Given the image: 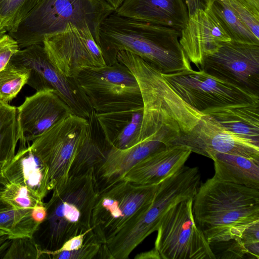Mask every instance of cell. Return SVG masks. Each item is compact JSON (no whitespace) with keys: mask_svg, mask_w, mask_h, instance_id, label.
Here are the masks:
<instances>
[{"mask_svg":"<svg viewBox=\"0 0 259 259\" xmlns=\"http://www.w3.org/2000/svg\"><path fill=\"white\" fill-rule=\"evenodd\" d=\"M181 31L118 15L115 11L101 23L98 44L106 65L117 62L116 55L126 51L138 55L163 74L192 69L182 49Z\"/></svg>","mask_w":259,"mask_h":259,"instance_id":"obj_1","label":"cell"},{"mask_svg":"<svg viewBox=\"0 0 259 259\" xmlns=\"http://www.w3.org/2000/svg\"><path fill=\"white\" fill-rule=\"evenodd\" d=\"M117 61L133 73L139 84L143 112L138 143L160 137L173 140L190 133L204 114L187 103L157 69L126 51Z\"/></svg>","mask_w":259,"mask_h":259,"instance_id":"obj_2","label":"cell"},{"mask_svg":"<svg viewBox=\"0 0 259 259\" xmlns=\"http://www.w3.org/2000/svg\"><path fill=\"white\" fill-rule=\"evenodd\" d=\"M192 211L210 245L227 242L259 221V190L213 176L199 185Z\"/></svg>","mask_w":259,"mask_h":259,"instance_id":"obj_3","label":"cell"},{"mask_svg":"<svg viewBox=\"0 0 259 259\" xmlns=\"http://www.w3.org/2000/svg\"><path fill=\"white\" fill-rule=\"evenodd\" d=\"M115 11L105 0H39L16 30L8 34L22 49L42 44L45 38L64 31L71 24L89 29L98 44L101 23Z\"/></svg>","mask_w":259,"mask_h":259,"instance_id":"obj_4","label":"cell"},{"mask_svg":"<svg viewBox=\"0 0 259 259\" xmlns=\"http://www.w3.org/2000/svg\"><path fill=\"white\" fill-rule=\"evenodd\" d=\"M52 191L50 200L45 203L48 214L44 222V249L49 251L60 248L71 238L91 229L93 210L99 192L94 168L69 176L64 185Z\"/></svg>","mask_w":259,"mask_h":259,"instance_id":"obj_5","label":"cell"},{"mask_svg":"<svg viewBox=\"0 0 259 259\" xmlns=\"http://www.w3.org/2000/svg\"><path fill=\"white\" fill-rule=\"evenodd\" d=\"M200 182L198 167L185 165L161 181L147 209L104 244L110 258H128L144 240L156 231L161 219L169 208L185 199L194 198Z\"/></svg>","mask_w":259,"mask_h":259,"instance_id":"obj_6","label":"cell"},{"mask_svg":"<svg viewBox=\"0 0 259 259\" xmlns=\"http://www.w3.org/2000/svg\"><path fill=\"white\" fill-rule=\"evenodd\" d=\"M159 183L136 185L121 180L99 190L92 212L91 231L102 245L151 203Z\"/></svg>","mask_w":259,"mask_h":259,"instance_id":"obj_7","label":"cell"},{"mask_svg":"<svg viewBox=\"0 0 259 259\" xmlns=\"http://www.w3.org/2000/svg\"><path fill=\"white\" fill-rule=\"evenodd\" d=\"M97 113L143 107L138 82L131 70L117 62L83 70L75 78Z\"/></svg>","mask_w":259,"mask_h":259,"instance_id":"obj_8","label":"cell"},{"mask_svg":"<svg viewBox=\"0 0 259 259\" xmlns=\"http://www.w3.org/2000/svg\"><path fill=\"white\" fill-rule=\"evenodd\" d=\"M193 198L169 208L161 219L152 249L158 259H216L193 214Z\"/></svg>","mask_w":259,"mask_h":259,"instance_id":"obj_9","label":"cell"},{"mask_svg":"<svg viewBox=\"0 0 259 259\" xmlns=\"http://www.w3.org/2000/svg\"><path fill=\"white\" fill-rule=\"evenodd\" d=\"M88 119L71 114L28 144L46 165L52 191L67 181L73 163L86 140Z\"/></svg>","mask_w":259,"mask_h":259,"instance_id":"obj_10","label":"cell"},{"mask_svg":"<svg viewBox=\"0 0 259 259\" xmlns=\"http://www.w3.org/2000/svg\"><path fill=\"white\" fill-rule=\"evenodd\" d=\"M9 64L29 72L26 84L36 92L51 89L56 92L73 114L88 119L92 108L75 78L64 75L49 58L42 44L19 49Z\"/></svg>","mask_w":259,"mask_h":259,"instance_id":"obj_11","label":"cell"},{"mask_svg":"<svg viewBox=\"0 0 259 259\" xmlns=\"http://www.w3.org/2000/svg\"><path fill=\"white\" fill-rule=\"evenodd\" d=\"M162 74L184 100L203 114L213 108L259 103V95L202 70Z\"/></svg>","mask_w":259,"mask_h":259,"instance_id":"obj_12","label":"cell"},{"mask_svg":"<svg viewBox=\"0 0 259 259\" xmlns=\"http://www.w3.org/2000/svg\"><path fill=\"white\" fill-rule=\"evenodd\" d=\"M42 45L51 61L68 77L75 78L85 69L106 65L88 28L68 24L64 31L45 38Z\"/></svg>","mask_w":259,"mask_h":259,"instance_id":"obj_13","label":"cell"},{"mask_svg":"<svg viewBox=\"0 0 259 259\" xmlns=\"http://www.w3.org/2000/svg\"><path fill=\"white\" fill-rule=\"evenodd\" d=\"M202 70L259 95V45L224 42L204 57Z\"/></svg>","mask_w":259,"mask_h":259,"instance_id":"obj_14","label":"cell"},{"mask_svg":"<svg viewBox=\"0 0 259 259\" xmlns=\"http://www.w3.org/2000/svg\"><path fill=\"white\" fill-rule=\"evenodd\" d=\"M168 144L182 146L209 158L215 153H226L259 160V142L232 133L208 114L203 115L190 133Z\"/></svg>","mask_w":259,"mask_h":259,"instance_id":"obj_15","label":"cell"},{"mask_svg":"<svg viewBox=\"0 0 259 259\" xmlns=\"http://www.w3.org/2000/svg\"><path fill=\"white\" fill-rule=\"evenodd\" d=\"M17 111L20 148L26 146L56 123L73 114L58 93L51 89L26 97Z\"/></svg>","mask_w":259,"mask_h":259,"instance_id":"obj_16","label":"cell"},{"mask_svg":"<svg viewBox=\"0 0 259 259\" xmlns=\"http://www.w3.org/2000/svg\"><path fill=\"white\" fill-rule=\"evenodd\" d=\"M230 36L210 7L189 16L181 31L180 44L190 62L202 70L204 57L216 50Z\"/></svg>","mask_w":259,"mask_h":259,"instance_id":"obj_17","label":"cell"},{"mask_svg":"<svg viewBox=\"0 0 259 259\" xmlns=\"http://www.w3.org/2000/svg\"><path fill=\"white\" fill-rule=\"evenodd\" d=\"M191 151L180 145H164L138 162L120 180L136 185L160 183L183 167Z\"/></svg>","mask_w":259,"mask_h":259,"instance_id":"obj_18","label":"cell"},{"mask_svg":"<svg viewBox=\"0 0 259 259\" xmlns=\"http://www.w3.org/2000/svg\"><path fill=\"white\" fill-rule=\"evenodd\" d=\"M170 139L160 137L147 139L126 149L110 147L106 155L94 170L99 190L119 181L132 167L161 147Z\"/></svg>","mask_w":259,"mask_h":259,"instance_id":"obj_19","label":"cell"},{"mask_svg":"<svg viewBox=\"0 0 259 259\" xmlns=\"http://www.w3.org/2000/svg\"><path fill=\"white\" fill-rule=\"evenodd\" d=\"M121 16L172 28L180 31L189 18L184 0H125L115 10Z\"/></svg>","mask_w":259,"mask_h":259,"instance_id":"obj_20","label":"cell"},{"mask_svg":"<svg viewBox=\"0 0 259 259\" xmlns=\"http://www.w3.org/2000/svg\"><path fill=\"white\" fill-rule=\"evenodd\" d=\"M2 168L9 183L27 186L42 200L52 191L47 166L28 145L19 148L11 160L2 164Z\"/></svg>","mask_w":259,"mask_h":259,"instance_id":"obj_21","label":"cell"},{"mask_svg":"<svg viewBox=\"0 0 259 259\" xmlns=\"http://www.w3.org/2000/svg\"><path fill=\"white\" fill-rule=\"evenodd\" d=\"M143 107L108 113H96L105 140L111 147L123 149L137 143Z\"/></svg>","mask_w":259,"mask_h":259,"instance_id":"obj_22","label":"cell"},{"mask_svg":"<svg viewBox=\"0 0 259 259\" xmlns=\"http://www.w3.org/2000/svg\"><path fill=\"white\" fill-rule=\"evenodd\" d=\"M204 114L232 133L259 142V103L213 108Z\"/></svg>","mask_w":259,"mask_h":259,"instance_id":"obj_23","label":"cell"},{"mask_svg":"<svg viewBox=\"0 0 259 259\" xmlns=\"http://www.w3.org/2000/svg\"><path fill=\"white\" fill-rule=\"evenodd\" d=\"M210 159L218 180L259 190V160L226 153H215Z\"/></svg>","mask_w":259,"mask_h":259,"instance_id":"obj_24","label":"cell"},{"mask_svg":"<svg viewBox=\"0 0 259 259\" xmlns=\"http://www.w3.org/2000/svg\"><path fill=\"white\" fill-rule=\"evenodd\" d=\"M88 119V135L73 163L69 176L80 175L92 168L95 170L103 161L111 147L105 140L93 109Z\"/></svg>","mask_w":259,"mask_h":259,"instance_id":"obj_25","label":"cell"},{"mask_svg":"<svg viewBox=\"0 0 259 259\" xmlns=\"http://www.w3.org/2000/svg\"><path fill=\"white\" fill-rule=\"evenodd\" d=\"M18 141L17 108L0 100V162L3 164L14 157Z\"/></svg>","mask_w":259,"mask_h":259,"instance_id":"obj_26","label":"cell"},{"mask_svg":"<svg viewBox=\"0 0 259 259\" xmlns=\"http://www.w3.org/2000/svg\"><path fill=\"white\" fill-rule=\"evenodd\" d=\"M232 40L259 45L257 38L233 11L227 0H213L209 6Z\"/></svg>","mask_w":259,"mask_h":259,"instance_id":"obj_27","label":"cell"},{"mask_svg":"<svg viewBox=\"0 0 259 259\" xmlns=\"http://www.w3.org/2000/svg\"><path fill=\"white\" fill-rule=\"evenodd\" d=\"M32 209L11 208L0 212V229L9 234L11 239L32 237L40 224L32 218Z\"/></svg>","mask_w":259,"mask_h":259,"instance_id":"obj_28","label":"cell"},{"mask_svg":"<svg viewBox=\"0 0 259 259\" xmlns=\"http://www.w3.org/2000/svg\"><path fill=\"white\" fill-rule=\"evenodd\" d=\"M39 0H0V23L8 33L15 31L21 22Z\"/></svg>","mask_w":259,"mask_h":259,"instance_id":"obj_29","label":"cell"},{"mask_svg":"<svg viewBox=\"0 0 259 259\" xmlns=\"http://www.w3.org/2000/svg\"><path fill=\"white\" fill-rule=\"evenodd\" d=\"M28 71L9 63L0 71V100L8 103L15 98L26 84Z\"/></svg>","mask_w":259,"mask_h":259,"instance_id":"obj_30","label":"cell"},{"mask_svg":"<svg viewBox=\"0 0 259 259\" xmlns=\"http://www.w3.org/2000/svg\"><path fill=\"white\" fill-rule=\"evenodd\" d=\"M2 198L17 209H32L43 203L42 200L27 186L16 183L8 184Z\"/></svg>","mask_w":259,"mask_h":259,"instance_id":"obj_31","label":"cell"},{"mask_svg":"<svg viewBox=\"0 0 259 259\" xmlns=\"http://www.w3.org/2000/svg\"><path fill=\"white\" fill-rule=\"evenodd\" d=\"M102 244L99 243L91 230L87 234L85 241L78 249L62 251L49 255L47 258L55 259L102 258Z\"/></svg>","mask_w":259,"mask_h":259,"instance_id":"obj_32","label":"cell"},{"mask_svg":"<svg viewBox=\"0 0 259 259\" xmlns=\"http://www.w3.org/2000/svg\"><path fill=\"white\" fill-rule=\"evenodd\" d=\"M231 8L250 30L259 39V9L246 0H227Z\"/></svg>","mask_w":259,"mask_h":259,"instance_id":"obj_33","label":"cell"},{"mask_svg":"<svg viewBox=\"0 0 259 259\" xmlns=\"http://www.w3.org/2000/svg\"><path fill=\"white\" fill-rule=\"evenodd\" d=\"M19 49L17 41L9 34L0 38V71L7 66L12 57Z\"/></svg>","mask_w":259,"mask_h":259,"instance_id":"obj_34","label":"cell"},{"mask_svg":"<svg viewBox=\"0 0 259 259\" xmlns=\"http://www.w3.org/2000/svg\"><path fill=\"white\" fill-rule=\"evenodd\" d=\"M239 238L243 245L259 242V221L248 227Z\"/></svg>","mask_w":259,"mask_h":259,"instance_id":"obj_35","label":"cell"},{"mask_svg":"<svg viewBox=\"0 0 259 259\" xmlns=\"http://www.w3.org/2000/svg\"><path fill=\"white\" fill-rule=\"evenodd\" d=\"M188 9L189 16L197 9L209 8L213 0H184Z\"/></svg>","mask_w":259,"mask_h":259,"instance_id":"obj_36","label":"cell"},{"mask_svg":"<svg viewBox=\"0 0 259 259\" xmlns=\"http://www.w3.org/2000/svg\"><path fill=\"white\" fill-rule=\"evenodd\" d=\"M47 214V209L44 202L36 205L33 208L31 213L32 219L40 224L45 221Z\"/></svg>","mask_w":259,"mask_h":259,"instance_id":"obj_37","label":"cell"},{"mask_svg":"<svg viewBox=\"0 0 259 259\" xmlns=\"http://www.w3.org/2000/svg\"><path fill=\"white\" fill-rule=\"evenodd\" d=\"M9 184L8 181L3 174L2 163L0 162V198H2L3 195Z\"/></svg>","mask_w":259,"mask_h":259,"instance_id":"obj_38","label":"cell"},{"mask_svg":"<svg viewBox=\"0 0 259 259\" xmlns=\"http://www.w3.org/2000/svg\"><path fill=\"white\" fill-rule=\"evenodd\" d=\"M111 6H112L115 10L118 9L125 0H105Z\"/></svg>","mask_w":259,"mask_h":259,"instance_id":"obj_39","label":"cell"},{"mask_svg":"<svg viewBox=\"0 0 259 259\" xmlns=\"http://www.w3.org/2000/svg\"><path fill=\"white\" fill-rule=\"evenodd\" d=\"M12 208V207L3 198H0V212Z\"/></svg>","mask_w":259,"mask_h":259,"instance_id":"obj_40","label":"cell"},{"mask_svg":"<svg viewBox=\"0 0 259 259\" xmlns=\"http://www.w3.org/2000/svg\"><path fill=\"white\" fill-rule=\"evenodd\" d=\"M253 7L259 9V0H246Z\"/></svg>","mask_w":259,"mask_h":259,"instance_id":"obj_41","label":"cell"},{"mask_svg":"<svg viewBox=\"0 0 259 259\" xmlns=\"http://www.w3.org/2000/svg\"><path fill=\"white\" fill-rule=\"evenodd\" d=\"M7 236H9V234L7 232L0 229V239Z\"/></svg>","mask_w":259,"mask_h":259,"instance_id":"obj_42","label":"cell"},{"mask_svg":"<svg viewBox=\"0 0 259 259\" xmlns=\"http://www.w3.org/2000/svg\"><path fill=\"white\" fill-rule=\"evenodd\" d=\"M7 31L0 23V38L6 34Z\"/></svg>","mask_w":259,"mask_h":259,"instance_id":"obj_43","label":"cell"}]
</instances>
